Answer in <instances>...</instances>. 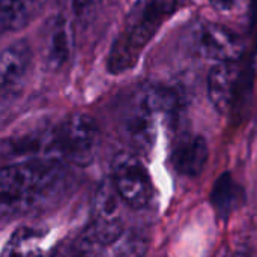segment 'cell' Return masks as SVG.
Segmentation results:
<instances>
[{"label":"cell","instance_id":"ac0fdd59","mask_svg":"<svg viewBox=\"0 0 257 257\" xmlns=\"http://www.w3.org/2000/svg\"><path fill=\"white\" fill-rule=\"evenodd\" d=\"M227 257H245V256H242L241 253H236V254H230V256H227Z\"/></svg>","mask_w":257,"mask_h":257},{"label":"cell","instance_id":"2e32d148","mask_svg":"<svg viewBox=\"0 0 257 257\" xmlns=\"http://www.w3.org/2000/svg\"><path fill=\"white\" fill-rule=\"evenodd\" d=\"M104 0H71V6L77 17L86 18L92 15L102 3Z\"/></svg>","mask_w":257,"mask_h":257},{"label":"cell","instance_id":"52a82bcc","mask_svg":"<svg viewBox=\"0 0 257 257\" xmlns=\"http://www.w3.org/2000/svg\"><path fill=\"white\" fill-rule=\"evenodd\" d=\"M242 86V68L239 62H218L208 74V98L214 108L226 114L232 111Z\"/></svg>","mask_w":257,"mask_h":257},{"label":"cell","instance_id":"9a60e30c","mask_svg":"<svg viewBox=\"0 0 257 257\" xmlns=\"http://www.w3.org/2000/svg\"><path fill=\"white\" fill-rule=\"evenodd\" d=\"M146 251V244L142 238L139 236H130L123 244L119 251L120 257H143Z\"/></svg>","mask_w":257,"mask_h":257},{"label":"cell","instance_id":"ba28073f","mask_svg":"<svg viewBox=\"0 0 257 257\" xmlns=\"http://www.w3.org/2000/svg\"><path fill=\"white\" fill-rule=\"evenodd\" d=\"M32 50L27 41L18 39L5 47L0 63V83L3 99L18 92L30 69Z\"/></svg>","mask_w":257,"mask_h":257},{"label":"cell","instance_id":"d6986e66","mask_svg":"<svg viewBox=\"0 0 257 257\" xmlns=\"http://www.w3.org/2000/svg\"><path fill=\"white\" fill-rule=\"evenodd\" d=\"M256 50H257V42H256Z\"/></svg>","mask_w":257,"mask_h":257},{"label":"cell","instance_id":"5bb4252c","mask_svg":"<svg viewBox=\"0 0 257 257\" xmlns=\"http://www.w3.org/2000/svg\"><path fill=\"white\" fill-rule=\"evenodd\" d=\"M102 247L104 245L99 244L89 230H86L72 245H69L60 254V257H99Z\"/></svg>","mask_w":257,"mask_h":257},{"label":"cell","instance_id":"277c9868","mask_svg":"<svg viewBox=\"0 0 257 257\" xmlns=\"http://www.w3.org/2000/svg\"><path fill=\"white\" fill-rule=\"evenodd\" d=\"M113 184L120 199L131 208H143L152 199V181L143 163L122 152L113 161Z\"/></svg>","mask_w":257,"mask_h":257},{"label":"cell","instance_id":"7c38bea8","mask_svg":"<svg viewBox=\"0 0 257 257\" xmlns=\"http://www.w3.org/2000/svg\"><path fill=\"white\" fill-rule=\"evenodd\" d=\"M244 200L242 187L232 178L229 172L223 173L214 184L211 191V203L220 218H229Z\"/></svg>","mask_w":257,"mask_h":257},{"label":"cell","instance_id":"9c48e42d","mask_svg":"<svg viewBox=\"0 0 257 257\" xmlns=\"http://www.w3.org/2000/svg\"><path fill=\"white\" fill-rule=\"evenodd\" d=\"M208 161V145L202 136L187 134L175 145L172 164L182 176H199Z\"/></svg>","mask_w":257,"mask_h":257},{"label":"cell","instance_id":"8992f818","mask_svg":"<svg viewBox=\"0 0 257 257\" xmlns=\"http://www.w3.org/2000/svg\"><path fill=\"white\" fill-rule=\"evenodd\" d=\"M196 51L209 60L218 62H238L244 44L239 35L229 27L217 23H202L194 32Z\"/></svg>","mask_w":257,"mask_h":257},{"label":"cell","instance_id":"e0dca14e","mask_svg":"<svg viewBox=\"0 0 257 257\" xmlns=\"http://www.w3.org/2000/svg\"><path fill=\"white\" fill-rule=\"evenodd\" d=\"M235 2L236 0H209L211 6L217 11H221V12H227V11H232L233 6H235Z\"/></svg>","mask_w":257,"mask_h":257},{"label":"cell","instance_id":"6da1fadb","mask_svg":"<svg viewBox=\"0 0 257 257\" xmlns=\"http://www.w3.org/2000/svg\"><path fill=\"white\" fill-rule=\"evenodd\" d=\"M181 5L182 0H136L111 44L107 71L117 75L134 68L149 42Z\"/></svg>","mask_w":257,"mask_h":257},{"label":"cell","instance_id":"7a4b0ae2","mask_svg":"<svg viewBox=\"0 0 257 257\" xmlns=\"http://www.w3.org/2000/svg\"><path fill=\"white\" fill-rule=\"evenodd\" d=\"M62 178L56 160H30L11 164L0 172L2 217L17 215L48 194Z\"/></svg>","mask_w":257,"mask_h":257},{"label":"cell","instance_id":"5b68a950","mask_svg":"<svg viewBox=\"0 0 257 257\" xmlns=\"http://www.w3.org/2000/svg\"><path fill=\"white\" fill-rule=\"evenodd\" d=\"M119 193L113 182H102L96 190L93 200V220L87 229L99 244L111 245L123 235V226L119 215Z\"/></svg>","mask_w":257,"mask_h":257},{"label":"cell","instance_id":"3957f363","mask_svg":"<svg viewBox=\"0 0 257 257\" xmlns=\"http://www.w3.org/2000/svg\"><path fill=\"white\" fill-rule=\"evenodd\" d=\"M53 145L69 163L84 167L95 158L99 130L95 119L86 113L69 114L53 133Z\"/></svg>","mask_w":257,"mask_h":257},{"label":"cell","instance_id":"8fae6325","mask_svg":"<svg viewBox=\"0 0 257 257\" xmlns=\"http://www.w3.org/2000/svg\"><path fill=\"white\" fill-rule=\"evenodd\" d=\"M44 239L45 232L35 227H20L8 239L2 257H48Z\"/></svg>","mask_w":257,"mask_h":257},{"label":"cell","instance_id":"30bf717a","mask_svg":"<svg viewBox=\"0 0 257 257\" xmlns=\"http://www.w3.org/2000/svg\"><path fill=\"white\" fill-rule=\"evenodd\" d=\"M72 53V30L65 17L57 15L50 26L47 39V62L50 68L60 69Z\"/></svg>","mask_w":257,"mask_h":257},{"label":"cell","instance_id":"4fadbf2b","mask_svg":"<svg viewBox=\"0 0 257 257\" xmlns=\"http://www.w3.org/2000/svg\"><path fill=\"white\" fill-rule=\"evenodd\" d=\"M45 0H0V23L3 32L21 30L41 9Z\"/></svg>","mask_w":257,"mask_h":257}]
</instances>
